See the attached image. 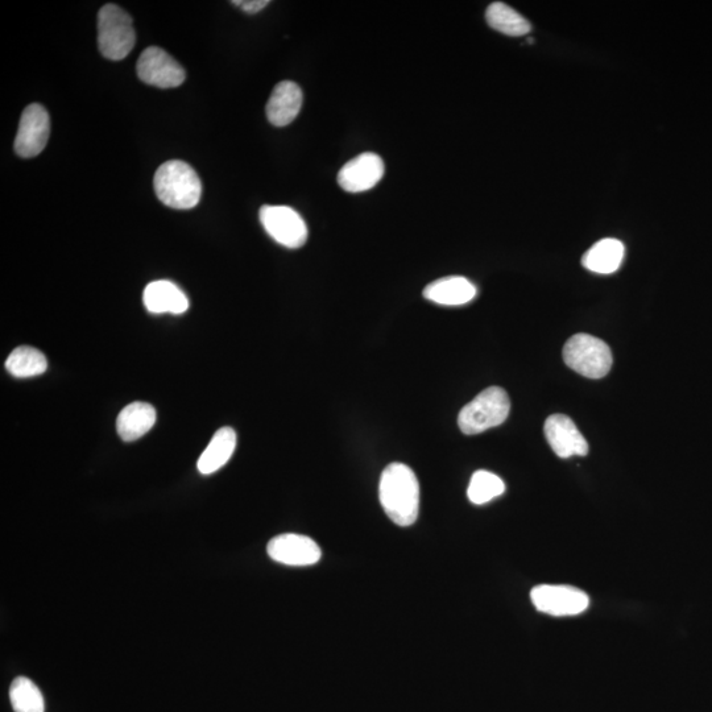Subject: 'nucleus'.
Masks as SVG:
<instances>
[{
    "label": "nucleus",
    "mask_w": 712,
    "mask_h": 712,
    "mask_svg": "<svg viewBox=\"0 0 712 712\" xmlns=\"http://www.w3.org/2000/svg\"><path fill=\"white\" fill-rule=\"evenodd\" d=\"M379 499L389 519L399 527H411L420 513V483L411 467L391 463L383 471Z\"/></svg>",
    "instance_id": "obj_1"
},
{
    "label": "nucleus",
    "mask_w": 712,
    "mask_h": 712,
    "mask_svg": "<svg viewBox=\"0 0 712 712\" xmlns=\"http://www.w3.org/2000/svg\"><path fill=\"white\" fill-rule=\"evenodd\" d=\"M153 186L157 198L168 208L188 210L196 208L202 196L200 177L184 161H167L157 169Z\"/></svg>",
    "instance_id": "obj_2"
},
{
    "label": "nucleus",
    "mask_w": 712,
    "mask_h": 712,
    "mask_svg": "<svg viewBox=\"0 0 712 712\" xmlns=\"http://www.w3.org/2000/svg\"><path fill=\"white\" fill-rule=\"evenodd\" d=\"M509 411H511V401L503 388L484 389L459 413V429L467 436H475L502 425L507 420Z\"/></svg>",
    "instance_id": "obj_3"
},
{
    "label": "nucleus",
    "mask_w": 712,
    "mask_h": 712,
    "mask_svg": "<svg viewBox=\"0 0 712 712\" xmlns=\"http://www.w3.org/2000/svg\"><path fill=\"white\" fill-rule=\"evenodd\" d=\"M131 16L115 4H106L98 14V47L107 60L126 59L135 47Z\"/></svg>",
    "instance_id": "obj_4"
},
{
    "label": "nucleus",
    "mask_w": 712,
    "mask_h": 712,
    "mask_svg": "<svg viewBox=\"0 0 712 712\" xmlns=\"http://www.w3.org/2000/svg\"><path fill=\"white\" fill-rule=\"evenodd\" d=\"M566 366L589 379H602L611 371L612 353L607 343L590 334H575L564 347Z\"/></svg>",
    "instance_id": "obj_5"
},
{
    "label": "nucleus",
    "mask_w": 712,
    "mask_h": 712,
    "mask_svg": "<svg viewBox=\"0 0 712 712\" xmlns=\"http://www.w3.org/2000/svg\"><path fill=\"white\" fill-rule=\"evenodd\" d=\"M533 606L542 614L565 618L577 616L590 606L589 595L575 587L565 585H540L531 593Z\"/></svg>",
    "instance_id": "obj_6"
},
{
    "label": "nucleus",
    "mask_w": 712,
    "mask_h": 712,
    "mask_svg": "<svg viewBox=\"0 0 712 712\" xmlns=\"http://www.w3.org/2000/svg\"><path fill=\"white\" fill-rule=\"evenodd\" d=\"M260 222L269 237L287 248H300L308 239V227L301 215L288 206L264 205Z\"/></svg>",
    "instance_id": "obj_7"
},
{
    "label": "nucleus",
    "mask_w": 712,
    "mask_h": 712,
    "mask_svg": "<svg viewBox=\"0 0 712 712\" xmlns=\"http://www.w3.org/2000/svg\"><path fill=\"white\" fill-rule=\"evenodd\" d=\"M138 76L144 84L160 89L178 88L184 84L185 70L159 47H149L139 57Z\"/></svg>",
    "instance_id": "obj_8"
},
{
    "label": "nucleus",
    "mask_w": 712,
    "mask_h": 712,
    "mask_svg": "<svg viewBox=\"0 0 712 712\" xmlns=\"http://www.w3.org/2000/svg\"><path fill=\"white\" fill-rule=\"evenodd\" d=\"M267 553L277 564L287 566H313L320 562V545L308 536L285 533L268 542Z\"/></svg>",
    "instance_id": "obj_9"
},
{
    "label": "nucleus",
    "mask_w": 712,
    "mask_h": 712,
    "mask_svg": "<svg viewBox=\"0 0 712 712\" xmlns=\"http://www.w3.org/2000/svg\"><path fill=\"white\" fill-rule=\"evenodd\" d=\"M49 131H51V122H49L48 111L37 103L28 106L20 118L15 152L24 159L40 155L47 147Z\"/></svg>",
    "instance_id": "obj_10"
},
{
    "label": "nucleus",
    "mask_w": 712,
    "mask_h": 712,
    "mask_svg": "<svg viewBox=\"0 0 712 712\" xmlns=\"http://www.w3.org/2000/svg\"><path fill=\"white\" fill-rule=\"evenodd\" d=\"M386 172L382 157L366 152L343 165L338 173V184L349 193H362L375 188Z\"/></svg>",
    "instance_id": "obj_11"
},
{
    "label": "nucleus",
    "mask_w": 712,
    "mask_h": 712,
    "mask_svg": "<svg viewBox=\"0 0 712 712\" xmlns=\"http://www.w3.org/2000/svg\"><path fill=\"white\" fill-rule=\"evenodd\" d=\"M545 436L554 453L560 458H571L574 455L585 457L589 454V444L579 432L577 425L570 417L553 415L545 421Z\"/></svg>",
    "instance_id": "obj_12"
},
{
    "label": "nucleus",
    "mask_w": 712,
    "mask_h": 712,
    "mask_svg": "<svg viewBox=\"0 0 712 712\" xmlns=\"http://www.w3.org/2000/svg\"><path fill=\"white\" fill-rule=\"evenodd\" d=\"M302 90L296 82L283 81L273 89L267 103V118L276 127H285L298 117L302 107Z\"/></svg>",
    "instance_id": "obj_13"
},
{
    "label": "nucleus",
    "mask_w": 712,
    "mask_h": 712,
    "mask_svg": "<svg viewBox=\"0 0 712 712\" xmlns=\"http://www.w3.org/2000/svg\"><path fill=\"white\" fill-rule=\"evenodd\" d=\"M144 305L153 314H182L189 309L185 293L168 280H157L148 284L143 293Z\"/></svg>",
    "instance_id": "obj_14"
},
{
    "label": "nucleus",
    "mask_w": 712,
    "mask_h": 712,
    "mask_svg": "<svg viewBox=\"0 0 712 712\" xmlns=\"http://www.w3.org/2000/svg\"><path fill=\"white\" fill-rule=\"evenodd\" d=\"M476 287L466 277L449 276L438 279L424 289L426 300L438 305L459 306L473 301Z\"/></svg>",
    "instance_id": "obj_15"
},
{
    "label": "nucleus",
    "mask_w": 712,
    "mask_h": 712,
    "mask_svg": "<svg viewBox=\"0 0 712 712\" xmlns=\"http://www.w3.org/2000/svg\"><path fill=\"white\" fill-rule=\"evenodd\" d=\"M156 409L151 404L136 401L128 404L117 418V432L123 441L139 440L155 426Z\"/></svg>",
    "instance_id": "obj_16"
},
{
    "label": "nucleus",
    "mask_w": 712,
    "mask_h": 712,
    "mask_svg": "<svg viewBox=\"0 0 712 712\" xmlns=\"http://www.w3.org/2000/svg\"><path fill=\"white\" fill-rule=\"evenodd\" d=\"M235 447H237V433L233 428H221L211 438L210 444L206 446L204 453L198 459V471L202 475H211L221 470L233 457Z\"/></svg>",
    "instance_id": "obj_17"
},
{
    "label": "nucleus",
    "mask_w": 712,
    "mask_h": 712,
    "mask_svg": "<svg viewBox=\"0 0 712 712\" xmlns=\"http://www.w3.org/2000/svg\"><path fill=\"white\" fill-rule=\"evenodd\" d=\"M625 254L624 244L618 239L607 238L594 244L583 256V267L600 275H610L622 266Z\"/></svg>",
    "instance_id": "obj_18"
},
{
    "label": "nucleus",
    "mask_w": 712,
    "mask_h": 712,
    "mask_svg": "<svg viewBox=\"0 0 712 712\" xmlns=\"http://www.w3.org/2000/svg\"><path fill=\"white\" fill-rule=\"evenodd\" d=\"M486 20L492 30L507 36H525L532 31L531 23L523 15L502 2H495L488 6Z\"/></svg>",
    "instance_id": "obj_19"
},
{
    "label": "nucleus",
    "mask_w": 712,
    "mask_h": 712,
    "mask_svg": "<svg viewBox=\"0 0 712 712\" xmlns=\"http://www.w3.org/2000/svg\"><path fill=\"white\" fill-rule=\"evenodd\" d=\"M47 368L48 360L45 355L30 346L18 347L6 360V370L15 378L20 379L43 375Z\"/></svg>",
    "instance_id": "obj_20"
},
{
    "label": "nucleus",
    "mask_w": 712,
    "mask_h": 712,
    "mask_svg": "<svg viewBox=\"0 0 712 712\" xmlns=\"http://www.w3.org/2000/svg\"><path fill=\"white\" fill-rule=\"evenodd\" d=\"M10 701L15 712H44L45 702L39 687L30 678L18 677L11 683Z\"/></svg>",
    "instance_id": "obj_21"
},
{
    "label": "nucleus",
    "mask_w": 712,
    "mask_h": 712,
    "mask_svg": "<svg viewBox=\"0 0 712 712\" xmlns=\"http://www.w3.org/2000/svg\"><path fill=\"white\" fill-rule=\"evenodd\" d=\"M505 491V484L498 475L490 471L479 470L470 480L467 496L471 503L482 505L490 503L491 500L499 498Z\"/></svg>",
    "instance_id": "obj_22"
},
{
    "label": "nucleus",
    "mask_w": 712,
    "mask_h": 712,
    "mask_svg": "<svg viewBox=\"0 0 712 712\" xmlns=\"http://www.w3.org/2000/svg\"><path fill=\"white\" fill-rule=\"evenodd\" d=\"M231 3L250 15L258 14L269 4L268 0H235V2Z\"/></svg>",
    "instance_id": "obj_23"
}]
</instances>
